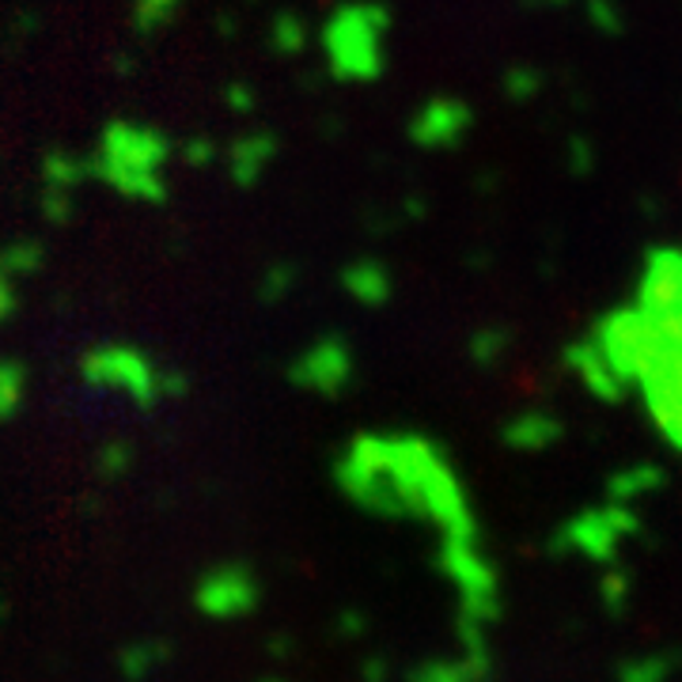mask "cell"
Instances as JSON below:
<instances>
[{"label":"cell","mask_w":682,"mask_h":682,"mask_svg":"<svg viewBox=\"0 0 682 682\" xmlns=\"http://www.w3.org/2000/svg\"><path fill=\"white\" fill-rule=\"evenodd\" d=\"M183 0H134V27L137 35H155L178 15Z\"/></svg>","instance_id":"4fadbf2b"},{"label":"cell","mask_w":682,"mask_h":682,"mask_svg":"<svg viewBox=\"0 0 682 682\" xmlns=\"http://www.w3.org/2000/svg\"><path fill=\"white\" fill-rule=\"evenodd\" d=\"M508 349V331H497V326H486V331L474 334L471 342V352L478 365H493V360L500 357V352Z\"/></svg>","instance_id":"2e32d148"},{"label":"cell","mask_w":682,"mask_h":682,"mask_svg":"<svg viewBox=\"0 0 682 682\" xmlns=\"http://www.w3.org/2000/svg\"><path fill=\"white\" fill-rule=\"evenodd\" d=\"M474 129V111L463 99L437 95L425 99L406 122V134L417 148H429V152H443V148L463 145V137Z\"/></svg>","instance_id":"5b68a950"},{"label":"cell","mask_w":682,"mask_h":682,"mask_svg":"<svg viewBox=\"0 0 682 682\" xmlns=\"http://www.w3.org/2000/svg\"><path fill=\"white\" fill-rule=\"evenodd\" d=\"M588 15L603 35H622L626 31V15L614 0H588Z\"/></svg>","instance_id":"e0dca14e"},{"label":"cell","mask_w":682,"mask_h":682,"mask_svg":"<svg viewBox=\"0 0 682 682\" xmlns=\"http://www.w3.org/2000/svg\"><path fill=\"white\" fill-rule=\"evenodd\" d=\"M550 4H565V0H550Z\"/></svg>","instance_id":"44dd1931"},{"label":"cell","mask_w":682,"mask_h":682,"mask_svg":"<svg viewBox=\"0 0 682 682\" xmlns=\"http://www.w3.org/2000/svg\"><path fill=\"white\" fill-rule=\"evenodd\" d=\"M542 84H546V77L539 69H512L505 77V95L516 99V103H528L542 92Z\"/></svg>","instance_id":"9a60e30c"},{"label":"cell","mask_w":682,"mask_h":682,"mask_svg":"<svg viewBox=\"0 0 682 682\" xmlns=\"http://www.w3.org/2000/svg\"><path fill=\"white\" fill-rule=\"evenodd\" d=\"M588 167H591L588 141H585V137H577V141H573V171H588Z\"/></svg>","instance_id":"ffe728a7"},{"label":"cell","mask_w":682,"mask_h":682,"mask_svg":"<svg viewBox=\"0 0 682 682\" xmlns=\"http://www.w3.org/2000/svg\"><path fill=\"white\" fill-rule=\"evenodd\" d=\"M277 148H281L277 145V137L266 134V129L235 137V141L228 145V175H232V183L243 186V190L258 186L262 175L269 171V163H274Z\"/></svg>","instance_id":"ba28073f"},{"label":"cell","mask_w":682,"mask_h":682,"mask_svg":"<svg viewBox=\"0 0 682 682\" xmlns=\"http://www.w3.org/2000/svg\"><path fill=\"white\" fill-rule=\"evenodd\" d=\"M562 437V421L550 414H528V417H516L512 425L505 429V440L512 448H546Z\"/></svg>","instance_id":"30bf717a"},{"label":"cell","mask_w":682,"mask_h":682,"mask_svg":"<svg viewBox=\"0 0 682 682\" xmlns=\"http://www.w3.org/2000/svg\"><path fill=\"white\" fill-rule=\"evenodd\" d=\"M296 285H300V266H296V262H274V266L266 269V277H262L258 296L266 303H281Z\"/></svg>","instance_id":"5bb4252c"},{"label":"cell","mask_w":682,"mask_h":682,"mask_svg":"<svg viewBox=\"0 0 682 682\" xmlns=\"http://www.w3.org/2000/svg\"><path fill=\"white\" fill-rule=\"evenodd\" d=\"M84 183H88L84 155H72V152H65V148H57V152H49L43 160V194L77 197V190Z\"/></svg>","instance_id":"9c48e42d"},{"label":"cell","mask_w":682,"mask_h":682,"mask_svg":"<svg viewBox=\"0 0 682 682\" xmlns=\"http://www.w3.org/2000/svg\"><path fill=\"white\" fill-rule=\"evenodd\" d=\"M224 99H228V111H235V114H251L254 111V92H251V84H228L224 88Z\"/></svg>","instance_id":"d6986e66"},{"label":"cell","mask_w":682,"mask_h":682,"mask_svg":"<svg viewBox=\"0 0 682 682\" xmlns=\"http://www.w3.org/2000/svg\"><path fill=\"white\" fill-rule=\"evenodd\" d=\"M357 375V352L342 334H323L319 342H311L308 349H300L289 365L292 388H303L323 398H338Z\"/></svg>","instance_id":"277c9868"},{"label":"cell","mask_w":682,"mask_h":682,"mask_svg":"<svg viewBox=\"0 0 682 682\" xmlns=\"http://www.w3.org/2000/svg\"><path fill=\"white\" fill-rule=\"evenodd\" d=\"M269 43H274V54H281V57L300 54L303 43H308V23H303V15H296V12L274 15V27H269Z\"/></svg>","instance_id":"7c38bea8"},{"label":"cell","mask_w":682,"mask_h":682,"mask_svg":"<svg viewBox=\"0 0 682 682\" xmlns=\"http://www.w3.org/2000/svg\"><path fill=\"white\" fill-rule=\"evenodd\" d=\"M80 375L88 388L99 391H122L148 409L163 394H183L186 383L178 372H160L155 360L141 352L137 345H95L80 357Z\"/></svg>","instance_id":"3957f363"},{"label":"cell","mask_w":682,"mask_h":682,"mask_svg":"<svg viewBox=\"0 0 682 682\" xmlns=\"http://www.w3.org/2000/svg\"><path fill=\"white\" fill-rule=\"evenodd\" d=\"M46 266V246L38 240H8L0 243V323H12L23 308L20 285L38 277Z\"/></svg>","instance_id":"8992f818"},{"label":"cell","mask_w":682,"mask_h":682,"mask_svg":"<svg viewBox=\"0 0 682 682\" xmlns=\"http://www.w3.org/2000/svg\"><path fill=\"white\" fill-rule=\"evenodd\" d=\"M394 12L383 0H349L323 23L326 69L345 84H372L388 72V35Z\"/></svg>","instance_id":"7a4b0ae2"},{"label":"cell","mask_w":682,"mask_h":682,"mask_svg":"<svg viewBox=\"0 0 682 682\" xmlns=\"http://www.w3.org/2000/svg\"><path fill=\"white\" fill-rule=\"evenodd\" d=\"M27 398V365L15 357H0V421L15 414Z\"/></svg>","instance_id":"8fae6325"},{"label":"cell","mask_w":682,"mask_h":682,"mask_svg":"<svg viewBox=\"0 0 682 682\" xmlns=\"http://www.w3.org/2000/svg\"><path fill=\"white\" fill-rule=\"evenodd\" d=\"M175 141L163 129L134 118H114L103 126L95 152L84 155L88 183L129 197V201L160 205L167 197V163Z\"/></svg>","instance_id":"6da1fadb"},{"label":"cell","mask_w":682,"mask_h":682,"mask_svg":"<svg viewBox=\"0 0 682 682\" xmlns=\"http://www.w3.org/2000/svg\"><path fill=\"white\" fill-rule=\"evenodd\" d=\"M183 160L190 163V167H209V163L217 160V145H212V137H190V141L183 145Z\"/></svg>","instance_id":"ac0fdd59"},{"label":"cell","mask_w":682,"mask_h":682,"mask_svg":"<svg viewBox=\"0 0 682 682\" xmlns=\"http://www.w3.org/2000/svg\"><path fill=\"white\" fill-rule=\"evenodd\" d=\"M338 281L349 300L365 303V308H383L394 296V274L383 258H352L338 269Z\"/></svg>","instance_id":"52a82bcc"}]
</instances>
